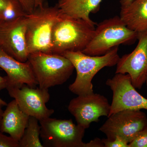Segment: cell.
Masks as SVG:
<instances>
[{"instance_id":"obj_1","label":"cell","mask_w":147,"mask_h":147,"mask_svg":"<svg viewBox=\"0 0 147 147\" xmlns=\"http://www.w3.org/2000/svg\"><path fill=\"white\" fill-rule=\"evenodd\" d=\"M95 26L61 12L53 27L52 53L62 55L67 52H82L93 36Z\"/></svg>"},{"instance_id":"obj_2","label":"cell","mask_w":147,"mask_h":147,"mask_svg":"<svg viewBox=\"0 0 147 147\" xmlns=\"http://www.w3.org/2000/svg\"><path fill=\"white\" fill-rule=\"evenodd\" d=\"M118 51V47H116L105 55L96 56L86 55L81 51L64 53L62 55L71 62L76 71L75 81L69 86V90L77 95L93 93L94 77L104 67L117 65L120 58Z\"/></svg>"},{"instance_id":"obj_3","label":"cell","mask_w":147,"mask_h":147,"mask_svg":"<svg viewBox=\"0 0 147 147\" xmlns=\"http://www.w3.org/2000/svg\"><path fill=\"white\" fill-rule=\"evenodd\" d=\"M39 122L41 127L40 137L44 147H104L99 138L88 143L83 142L86 129L75 125L71 119L49 117Z\"/></svg>"},{"instance_id":"obj_4","label":"cell","mask_w":147,"mask_h":147,"mask_svg":"<svg viewBox=\"0 0 147 147\" xmlns=\"http://www.w3.org/2000/svg\"><path fill=\"white\" fill-rule=\"evenodd\" d=\"M60 14L57 5L49 6L44 3L26 14V36L30 54L38 52L52 53L53 27Z\"/></svg>"},{"instance_id":"obj_5","label":"cell","mask_w":147,"mask_h":147,"mask_svg":"<svg viewBox=\"0 0 147 147\" xmlns=\"http://www.w3.org/2000/svg\"><path fill=\"white\" fill-rule=\"evenodd\" d=\"M138 33L129 28L119 16L105 19L97 25L83 53L90 56L105 55L120 45H129L137 39Z\"/></svg>"},{"instance_id":"obj_6","label":"cell","mask_w":147,"mask_h":147,"mask_svg":"<svg viewBox=\"0 0 147 147\" xmlns=\"http://www.w3.org/2000/svg\"><path fill=\"white\" fill-rule=\"evenodd\" d=\"M28 61L41 88L47 89L65 83L72 75L74 66L63 55L35 52L29 55Z\"/></svg>"},{"instance_id":"obj_7","label":"cell","mask_w":147,"mask_h":147,"mask_svg":"<svg viewBox=\"0 0 147 147\" xmlns=\"http://www.w3.org/2000/svg\"><path fill=\"white\" fill-rule=\"evenodd\" d=\"M147 127V117L141 110H125L113 114L100 127L107 140L118 137L129 144L140 131Z\"/></svg>"},{"instance_id":"obj_8","label":"cell","mask_w":147,"mask_h":147,"mask_svg":"<svg viewBox=\"0 0 147 147\" xmlns=\"http://www.w3.org/2000/svg\"><path fill=\"white\" fill-rule=\"evenodd\" d=\"M6 89L9 96L16 100L24 113L39 121L50 117L55 112L53 109H49L46 106L50 99L47 89L33 88L26 84L8 86Z\"/></svg>"},{"instance_id":"obj_9","label":"cell","mask_w":147,"mask_h":147,"mask_svg":"<svg viewBox=\"0 0 147 147\" xmlns=\"http://www.w3.org/2000/svg\"><path fill=\"white\" fill-rule=\"evenodd\" d=\"M106 84L113 93L109 117L123 110H147V98L136 90L127 74H116L107 80Z\"/></svg>"},{"instance_id":"obj_10","label":"cell","mask_w":147,"mask_h":147,"mask_svg":"<svg viewBox=\"0 0 147 147\" xmlns=\"http://www.w3.org/2000/svg\"><path fill=\"white\" fill-rule=\"evenodd\" d=\"M68 110L77 124L87 129L92 122H98L102 116L109 117L111 105L104 96L94 92L78 95L70 100Z\"/></svg>"},{"instance_id":"obj_11","label":"cell","mask_w":147,"mask_h":147,"mask_svg":"<svg viewBox=\"0 0 147 147\" xmlns=\"http://www.w3.org/2000/svg\"><path fill=\"white\" fill-rule=\"evenodd\" d=\"M26 32V15L3 22L0 26V49L19 61H27L30 53Z\"/></svg>"},{"instance_id":"obj_12","label":"cell","mask_w":147,"mask_h":147,"mask_svg":"<svg viewBox=\"0 0 147 147\" xmlns=\"http://www.w3.org/2000/svg\"><path fill=\"white\" fill-rule=\"evenodd\" d=\"M138 44L129 54L120 58L115 74H127L135 88H142L147 72V30L138 33Z\"/></svg>"},{"instance_id":"obj_13","label":"cell","mask_w":147,"mask_h":147,"mask_svg":"<svg viewBox=\"0 0 147 147\" xmlns=\"http://www.w3.org/2000/svg\"><path fill=\"white\" fill-rule=\"evenodd\" d=\"M0 68L6 73L8 86L26 84L36 88L38 85L34 73L28 61H19L0 49Z\"/></svg>"},{"instance_id":"obj_14","label":"cell","mask_w":147,"mask_h":147,"mask_svg":"<svg viewBox=\"0 0 147 147\" xmlns=\"http://www.w3.org/2000/svg\"><path fill=\"white\" fill-rule=\"evenodd\" d=\"M6 106L0 123V131L19 142L28 125L30 116L21 110L15 99Z\"/></svg>"},{"instance_id":"obj_15","label":"cell","mask_w":147,"mask_h":147,"mask_svg":"<svg viewBox=\"0 0 147 147\" xmlns=\"http://www.w3.org/2000/svg\"><path fill=\"white\" fill-rule=\"evenodd\" d=\"M102 0H59L56 4L61 13L73 18H80L94 25L96 23L90 18V13L97 12Z\"/></svg>"},{"instance_id":"obj_16","label":"cell","mask_w":147,"mask_h":147,"mask_svg":"<svg viewBox=\"0 0 147 147\" xmlns=\"http://www.w3.org/2000/svg\"><path fill=\"white\" fill-rule=\"evenodd\" d=\"M121 8L120 17L129 28L137 33L147 30V0H136Z\"/></svg>"},{"instance_id":"obj_17","label":"cell","mask_w":147,"mask_h":147,"mask_svg":"<svg viewBox=\"0 0 147 147\" xmlns=\"http://www.w3.org/2000/svg\"><path fill=\"white\" fill-rule=\"evenodd\" d=\"M38 122L36 118L30 116L24 135L19 141V147H44L40 139L41 127Z\"/></svg>"},{"instance_id":"obj_18","label":"cell","mask_w":147,"mask_h":147,"mask_svg":"<svg viewBox=\"0 0 147 147\" xmlns=\"http://www.w3.org/2000/svg\"><path fill=\"white\" fill-rule=\"evenodd\" d=\"M27 13L17 0H0V21L7 22Z\"/></svg>"},{"instance_id":"obj_19","label":"cell","mask_w":147,"mask_h":147,"mask_svg":"<svg viewBox=\"0 0 147 147\" xmlns=\"http://www.w3.org/2000/svg\"><path fill=\"white\" fill-rule=\"evenodd\" d=\"M129 147H147V127L140 131L129 144Z\"/></svg>"},{"instance_id":"obj_20","label":"cell","mask_w":147,"mask_h":147,"mask_svg":"<svg viewBox=\"0 0 147 147\" xmlns=\"http://www.w3.org/2000/svg\"><path fill=\"white\" fill-rule=\"evenodd\" d=\"M104 147H129V144L121 137H117L114 140L109 141L107 139H102Z\"/></svg>"},{"instance_id":"obj_21","label":"cell","mask_w":147,"mask_h":147,"mask_svg":"<svg viewBox=\"0 0 147 147\" xmlns=\"http://www.w3.org/2000/svg\"><path fill=\"white\" fill-rule=\"evenodd\" d=\"M0 147H19V142L0 131Z\"/></svg>"},{"instance_id":"obj_22","label":"cell","mask_w":147,"mask_h":147,"mask_svg":"<svg viewBox=\"0 0 147 147\" xmlns=\"http://www.w3.org/2000/svg\"><path fill=\"white\" fill-rule=\"evenodd\" d=\"M27 14L32 13L35 8V0H17Z\"/></svg>"},{"instance_id":"obj_23","label":"cell","mask_w":147,"mask_h":147,"mask_svg":"<svg viewBox=\"0 0 147 147\" xmlns=\"http://www.w3.org/2000/svg\"><path fill=\"white\" fill-rule=\"evenodd\" d=\"M7 85L8 81L6 76L2 77L0 75V91L6 88Z\"/></svg>"},{"instance_id":"obj_24","label":"cell","mask_w":147,"mask_h":147,"mask_svg":"<svg viewBox=\"0 0 147 147\" xmlns=\"http://www.w3.org/2000/svg\"><path fill=\"white\" fill-rule=\"evenodd\" d=\"M135 1L136 0H120L121 7H124L128 6Z\"/></svg>"},{"instance_id":"obj_25","label":"cell","mask_w":147,"mask_h":147,"mask_svg":"<svg viewBox=\"0 0 147 147\" xmlns=\"http://www.w3.org/2000/svg\"><path fill=\"white\" fill-rule=\"evenodd\" d=\"M44 0H35V8L44 4Z\"/></svg>"},{"instance_id":"obj_26","label":"cell","mask_w":147,"mask_h":147,"mask_svg":"<svg viewBox=\"0 0 147 147\" xmlns=\"http://www.w3.org/2000/svg\"><path fill=\"white\" fill-rule=\"evenodd\" d=\"M3 106L2 105H1V104H0V123H1V120L2 117L3 112V111L2 109Z\"/></svg>"},{"instance_id":"obj_27","label":"cell","mask_w":147,"mask_h":147,"mask_svg":"<svg viewBox=\"0 0 147 147\" xmlns=\"http://www.w3.org/2000/svg\"><path fill=\"white\" fill-rule=\"evenodd\" d=\"M0 104L3 106H6L7 104L6 102H5L4 100H3L2 99H1V98H0Z\"/></svg>"},{"instance_id":"obj_28","label":"cell","mask_w":147,"mask_h":147,"mask_svg":"<svg viewBox=\"0 0 147 147\" xmlns=\"http://www.w3.org/2000/svg\"><path fill=\"white\" fill-rule=\"evenodd\" d=\"M145 84H146V85L147 86V72L146 74V81H145Z\"/></svg>"},{"instance_id":"obj_29","label":"cell","mask_w":147,"mask_h":147,"mask_svg":"<svg viewBox=\"0 0 147 147\" xmlns=\"http://www.w3.org/2000/svg\"><path fill=\"white\" fill-rule=\"evenodd\" d=\"M3 22H1V21H0V26H1V24Z\"/></svg>"}]
</instances>
